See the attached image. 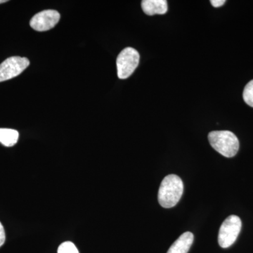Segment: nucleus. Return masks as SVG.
<instances>
[{"mask_svg":"<svg viewBox=\"0 0 253 253\" xmlns=\"http://www.w3.org/2000/svg\"><path fill=\"white\" fill-rule=\"evenodd\" d=\"M6 0H0V4H2V3L6 2Z\"/></svg>","mask_w":253,"mask_h":253,"instance_id":"nucleus-14","label":"nucleus"},{"mask_svg":"<svg viewBox=\"0 0 253 253\" xmlns=\"http://www.w3.org/2000/svg\"><path fill=\"white\" fill-rule=\"evenodd\" d=\"M194 239L192 233L189 231L184 233L171 246L167 253H188L194 242Z\"/></svg>","mask_w":253,"mask_h":253,"instance_id":"nucleus-8","label":"nucleus"},{"mask_svg":"<svg viewBox=\"0 0 253 253\" xmlns=\"http://www.w3.org/2000/svg\"><path fill=\"white\" fill-rule=\"evenodd\" d=\"M139 52L134 48L126 47L123 50L117 58L118 76L120 79H126L131 76L139 65Z\"/></svg>","mask_w":253,"mask_h":253,"instance_id":"nucleus-4","label":"nucleus"},{"mask_svg":"<svg viewBox=\"0 0 253 253\" xmlns=\"http://www.w3.org/2000/svg\"><path fill=\"white\" fill-rule=\"evenodd\" d=\"M211 4L214 7L218 8L225 4V0H211Z\"/></svg>","mask_w":253,"mask_h":253,"instance_id":"nucleus-13","label":"nucleus"},{"mask_svg":"<svg viewBox=\"0 0 253 253\" xmlns=\"http://www.w3.org/2000/svg\"><path fill=\"white\" fill-rule=\"evenodd\" d=\"M243 97L245 102L253 108V80L245 86Z\"/></svg>","mask_w":253,"mask_h":253,"instance_id":"nucleus-10","label":"nucleus"},{"mask_svg":"<svg viewBox=\"0 0 253 253\" xmlns=\"http://www.w3.org/2000/svg\"><path fill=\"white\" fill-rule=\"evenodd\" d=\"M242 222L238 216L231 215L221 224L218 243L222 249H227L235 243L241 230Z\"/></svg>","mask_w":253,"mask_h":253,"instance_id":"nucleus-3","label":"nucleus"},{"mask_svg":"<svg viewBox=\"0 0 253 253\" xmlns=\"http://www.w3.org/2000/svg\"><path fill=\"white\" fill-rule=\"evenodd\" d=\"M29 64L30 61L27 58L20 56L8 58L0 64V83L19 76Z\"/></svg>","mask_w":253,"mask_h":253,"instance_id":"nucleus-5","label":"nucleus"},{"mask_svg":"<svg viewBox=\"0 0 253 253\" xmlns=\"http://www.w3.org/2000/svg\"><path fill=\"white\" fill-rule=\"evenodd\" d=\"M58 253H80L74 244L71 241H66L60 245Z\"/></svg>","mask_w":253,"mask_h":253,"instance_id":"nucleus-11","label":"nucleus"},{"mask_svg":"<svg viewBox=\"0 0 253 253\" xmlns=\"http://www.w3.org/2000/svg\"><path fill=\"white\" fill-rule=\"evenodd\" d=\"M18 136V131L7 128H0V143L7 147L14 146L17 143Z\"/></svg>","mask_w":253,"mask_h":253,"instance_id":"nucleus-9","label":"nucleus"},{"mask_svg":"<svg viewBox=\"0 0 253 253\" xmlns=\"http://www.w3.org/2000/svg\"><path fill=\"white\" fill-rule=\"evenodd\" d=\"M60 18L61 16L56 10H44L35 15L30 21V25L37 31H49L59 23Z\"/></svg>","mask_w":253,"mask_h":253,"instance_id":"nucleus-6","label":"nucleus"},{"mask_svg":"<svg viewBox=\"0 0 253 253\" xmlns=\"http://www.w3.org/2000/svg\"><path fill=\"white\" fill-rule=\"evenodd\" d=\"M184 192V184L181 178L176 174H169L163 179L158 191L160 205L164 208L175 206Z\"/></svg>","mask_w":253,"mask_h":253,"instance_id":"nucleus-1","label":"nucleus"},{"mask_svg":"<svg viewBox=\"0 0 253 253\" xmlns=\"http://www.w3.org/2000/svg\"><path fill=\"white\" fill-rule=\"evenodd\" d=\"M208 140L213 149L224 157H234L239 151V139L230 131H211L208 134Z\"/></svg>","mask_w":253,"mask_h":253,"instance_id":"nucleus-2","label":"nucleus"},{"mask_svg":"<svg viewBox=\"0 0 253 253\" xmlns=\"http://www.w3.org/2000/svg\"><path fill=\"white\" fill-rule=\"evenodd\" d=\"M5 240H6V235H5L4 226L0 222V247L4 244Z\"/></svg>","mask_w":253,"mask_h":253,"instance_id":"nucleus-12","label":"nucleus"},{"mask_svg":"<svg viewBox=\"0 0 253 253\" xmlns=\"http://www.w3.org/2000/svg\"><path fill=\"white\" fill-rule=\"evenodd\" d=\"M141 7L145 14L149 16L165 14L168 9V1L166 0H144L141 1Z\"/></svg>","mask_w":253,"mask_h":253,"instance_id":"nucleus-7","label":"nucleus"}]
</instances>
